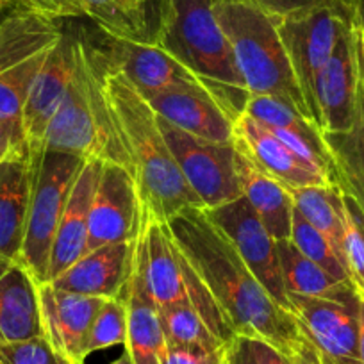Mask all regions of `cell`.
<instances>
[{"label":"cell","instance_id":"1","mask_svg":"<svg viewBox=\"0 0 364 364\" xmlns=\"http://www.w3.org/2000/svg\"><path fill=\"white\" fill-rule=\"evenodd\" d=\"M166 223L234 336L266 343L295 364H320L295 316L273 300L205 209H186Z\"/></svg>","mask_w":364,"mask_h":364},{"label":"cell","instance_id":"2","mask_svg":"<svg viewBox=\"0 0 364 364\" xmlns=\"http://www.w3.org/2000/svg\"><path fill=\"white\" fill-rule=\"evenodd\" d=\"M100 54V80L111 120L141 197L143 208L161 222L186 209H205L178 170L161 129L156 111L149 106L131 80L113 66L106 52L93 40Z\"/></svg>","mask_w":364,"mask_h":364},{"label":"cell","instance_id":"3","mask_svg":"<svg viewBox=\"0 0 364 364\" xmlns=\"http://www.w3.org/2000/svg\"><path fill=\"white\" fill-rule=\"evenodd\" d=\"M216 0H156L150 43L186 66L225 106L234 122L248 95L234 66L227 36L216 20Z\"/></svg>","mask_w":364,"mask_h":364},{"label":"cell","instance_id":"4","mask_svg":"<svg viewBox=\"0 0 364 364\" xmlns=\"http://www.w3.org/2000/svg\"><path fill=\"white\" fill-rule=\"evenodd\" d=\"M79 33V59L68 91L48 122L41 150H59L82 159L113 161L129 170L100 80V54L86 27Z\"/></svg>","mask_w":364,"mask_h":364},{"label":"cell","instance_id":"5","mask_svg":"<svg viewBox=\"0 0 364 364\" xmlns=\"http://www.w3.org/2000/svg\"><path fill=\"white\" fill-rule=\"evenodd\" d=\"M213 11L229 40L247 95L275 97L313 122L275 18L240 0H216Z\"/></svg>","mask_w":364,"mask_h":364},{"label":"cell","instance_id":"6","mask_svg":"<svg viewBox=\"0 0 364 364\" xmlns=\"http://www.w3.org/2000/svg\"><path fill=\"white\" fill-rule=\"evenodd\" d=\"M134 275L157 307L191 304L220 341L227 345L234 338L211 291L175 245L168 223L157 220L145 208L136 240Z\"/></svg>","mask_w":364,"mask_h":364},{"label":"cell","instance_id":"7","mask_svg":"<svg viewBox=\"0 0 364 364\" xmlns=\"http://www.w3.org/2000/svg\"><path fill=\"white\" fill-rule=\"evenodd\" d=\"M63 20L13 9L0 20V120L26 149L22 113L31 82L63 34Z\"/></svg>","mask_w":364,"mask_h":364},{"label":"cell","instance_id":"8","mask_svg":"<svg viewBox=\"0 0 364 364\" xmlns=\"http://www.w3.org/2000/svg\"><path fill=\"white\" fill-rule=\"evenodd\" d=\"M275 23L311 117L320 129L318 77L343 34L357 23L355 0H313L296 11L275 18Z\"/></svg>","mask_w":364,"mask_h":364},{"label":"cell","instance_id":"9","mask_svg":"<svg viewBox=\"0 0 364 364\" xmlns=\"http://www.w3.org/2000/svg\"><path fill=\"white\" fill-rule=\"evenodd\" d=\"M33 164L29 215L22 248V264L38 284L48 282L52 247L70 191L86 159L59 150H40L29 156Z\"/></svg>","mask_w":364,"mask_h":364},{"label":"cell","instance_id":"10","mask_svg":"<svg viewBox=\"0 0 364 364\" xmlns=\"http://www.w3.org/2000/svg\"><path fill=\"white\" fill-rule=\"evenodd\" d=\"M157 117L164 141L186 182L205 209L218 208L241 197L237 150L234 143L197 138Z\"/></svg>","mask_w":364,"mask_h":364},{"label":"cell","instance_id":"11","mask_svg":"<svg viewBox=\"0 0 364 364\" xmlns=\"http://www.w3.org/2000/svg\"><path fill=\"white\" fill-rule=\"evenodd\" d=\"M291 314L316 352L320 364H360L357 346V313L360 299L355 291L339 299L288 293Z\"/></svg>","mask_w":364,"mask_h":364},{"label":"cell","instance_id":"12","mask_svg":"<svg viewBox=\"0 0 364 364\" xmlns=\"http://www.w3.org/2000/svg\"><path fill=\"white\" fill-rule=\"evenodd\" d=\"M143 202L131 171L113 161L100 163L90 209L87 252L136 241L141 230Z\"/></svg>","mask_w":364,"mask_h":364},{"label":"cell","instance_id":"13","mask_svg":"<svg viewBox=\"0 0 364 364\" xmlns=\"http://www.w3.org/2000/svg\"><path fill=\"white\" fill-rule=\"evenodd\" d=\"M205 213L211 222L229 237L247 268L264 286L273 300L291 313V304L282 281L277 247H275L277 241L266 230L247 198L241 195L218 208L205 209Z\"/></svg>","mask_w":364,"mask_h":364},{"label":"cell","instance_id":"14","mask_svg":"<svg viewBox=\"0 0 364 364\" xmlns=\"http://www.w3.org/2000/svg\"><path fill=\"white\" fill-rule=\"evenodd\" d=\"M79 59V33L77 27L63 26L58 43L48 52L47 59L31 82L23 104L22 127L26 138L27 156L40 152L48 122L61 106L70 82L77 70Z\"/></svg>","mask_w":364,"mask_h":364},{"label":"cell","instance_id":"15","mask_svg":"<svg viewBox=\"0 0 364 364\" xmlns=\"http://www.w3.org/2000/svg\"><path fill=\"white\" fill-rule=\"evenodd\" d=\"M364 68L359 23L350 27L336 45L316 82V106L321 132L352 129Z\"/></svg>","mask_w":364,"mask_h":364},{"label":"cell","instance_id":"16","mask_svg":"<svg viewBox=\"0 0 364 364\" xmlns=\"http://www.w3.org/2000/svg\"><path fill=\"white\" fill-rule=\"evenodd\" d=\"M143 99L156 114L182 131L209 141L234 143V118L202 80L177 82Z\"/></svg>","mask_w":364,"mask_h":364},{"label":"cell","instance_id":"17","mask_svg":"<svg viewBox=\"0 0 364 364\" xmlns=\"http://www.w3.org/2000/svg\"><path fill=\"white\" fill-rule=\"evenodd\" d=\"M234 146L257 170L281 182L286 190L309 186L338 188L328 175L296 157L272 131L241 113L234 122Z\"/></svg>","mask_w":364,"mask_h":364},{"label":"cell","instance_id":"18","mask_svg":"<svg viewBox=\"0 0 364 364\" xmlns=\"http://www.w3.org/2000/svg\"><path fill=\"white\" fill-rule=\"evenodd\" d=\"M41 331L47 341L73 364H84V343L107 299L63 291L52 282L38 284Z\"/></svg>","mask_w":364,"mask_h":364},{"label":"cell","instance_id":"19","mask_svg":"<svg viewBox=\"0 0 364 364\" xmlns=\"http://www.w3.org/2000/svg\"><path fill=\"white\" fill-rule=\"evenodd\" d=\"M90 33L114 68L120 70L141 95L156 93L177 82L200 80L157 45L111 36L97 26Z\"/></svg>","mask_w":364,"mask_h":364},{"label":"cell","instance_id":"20","mask_svg":"<svg viewBox=\"0 0 364 364\" xmlns=\"http://www.w3.org/2000/svg\"><path fill=\"white\" fill-rule=\"evenodd\" d=\"M136 241L113 243L84 254L54 281L63 291L100 299H125L134 275Z\"/></svg>","mask_w":364,"mask_h":364},{"label":"cell","instance_id":"21","mask_svg":"<svg viewBox=\"0 0 364 364\" xmlns=\"http://www.w3.org/2000/svg\"><path fill=\"white\" fill-rule=\"evenodd\" d=\"M102 161L87 159L77 175L70 191L68 204L59 222L54 237V247L48 264V281H54L63 272L79 261L87 250V230H90V209L97 181H99Z\"/></svg>","mask_w":364,"mask_h":364},{"label":"cell","instance_id":"22","mask_svg":"<svg viewBox=\"0 0 364 364\" xmlns=\"http://www.w3.org/2000/svg\"><path fill=\"white\" fill-rule=\"evenodd\" d=\"M43 336L38 282L18 261L0 257V345Z\"/></svg>","mask_w":364,"mask_h":364},{"label":"cell","instance_id":"23","mask_svg":"<svg viewBox=\"0 0 364 364\" xmlns=\"http://www.w3.org/2000/svg\"><path fill=\"white\" fill-rule=\"evenodd\" d=\"M33 164L27 154L0 163V257L22 262L29 215Z\"/></svg>","mask_w":364,"mask_h":364},{"label":"cell","instance_id":"24","mask_svg":"<svg viewBox=\"0 0 364 364\" xmlns=\"http://www.w3.org/2000/svg\"><path fill=\"white\" fill-rule=\"evenodd\" d=\"M237 177L241 193L257 213L259 220L275 241L291 236L293 198L281 182L262 173L237 152Z\"/></svg>","mask_w":364,"mask_h":364},{"label":"cell","instance_id":"25","mask_svg":"<svg viewBox=\"0 0 364 364\" xmlns=\"http://www.w3.org/2000/svg\"><path fill=\"white\" fill-rule=\"evenodd\" d=\"M363 73L359 82L355 118L350 131L346 132H321L327 143L328 154L334 168V182L339 191L353 198L360 211L364 213V97Z\"/></svg>","mask_w":364,"mask_h":364},{"label":"cell","instance_id":"26","mask_svg":"<svg viewBox=\"0 0 364 364\" xmlns=\"http://www.w3.org/2000/svg\"><path fill=\"white\" fill-rule=\"evenodd\" d=\"M124 348L134 364H163L168 348L159 307L136 275H132L127 295V339Z\"/></svg>","mask_w":364,"mask_h":364},{"label":"cell","instance_id":"27","mask_svg":"<svg viewBox=\"0 0 364 364\" xmlns=\"http://www.w3.org/2000/svg\"><path fill=\"white\" fill-rule=\"evenodd\" d=\"M275 247H277L282 281L288 293L321 296V299H339V296L348 295L350 291H355L352 284L336 281L320 264L306 257L291 240H279Z\"/></svg>","mask_w":364,"mask_h":364},{"label":"cell","instance_id":"28","mask_svg":"<svg viewBox=\"0 0 364 364\" xmlns=\"http://www.w3.org/2000/svg\"><path fill=\"white\" fill-rule=\"evenodd\" d=\"M86 18L111 36L152 41L150 4L143 0H80Z\"/></svg>","mask_w":364,"mask_h":364},{"label":"cell","instance_id":"29","mask_svg":"<svg viewBox=\"0 0 364 364\" xmlns=\"http://www.w3.org/2000/svg\"><path fill=\"white\" fill-rule=\"evenodd\" d=\"M288 191L291 195L293 205H295L296 211L331 241L336 254L339 255V259L345 264L343 237H345L346 209L339 188L309 186Z\"/></svg>","mask_w":364,"mask_h":364},{"label":"cell","instance_id":"30","mask_svg":"<svg viewBox=\"0 0 364 364\" xmlns=\"http://www.w3.org/2000/svg\"><path fill=\"white\" fill-rule=\"evenodd\" d=\"M159 316L168 345L202 350H220L225 346L191 304L181 302L159 307Z\"/></svg>","mask_w":364,"mask_h":364},{"label":"cell","instance_id":"31","mask_svg":"<svg viewBox=\"0 0 364 364\" xmlns=\"http://www.w3.org/2000/svg\"><path fill=\"white\" fill-rule=\"evenodd\" d=\"M243 113H247L248 117H252L259 124L266 125V127H279L296 132V134L304 136L306 139L318 143V145H323L325 143L323 134H321V131L313 122L304 118L291 106H288L282 100L275 99V97H248L247 102H245Z\"/></svg>","mask_w":364,"mask_h":364},{"label":"cell","instance_id":"32","mask_svg":"<svg viewBox=\"0 0 364 364\" xmlns=\"http://www.w3.org/2000/svg\"><path fill=\"white\" fill-rule=\"evenodd\" d=\"M289 240L295 243V247L302 252L306 257L320 264L327 273H331L332 277L339 282L350 284L348 273H346L345 264L336 254L334 247L331 241L311 225L295 208H293V218H291V236Z\"/></svg>","mask_w":364,"mask_h":364},{"label":"cell","instance_id":"33","mask_svg":"<svg viewBox=\"0 0 364 364\" xmlns=\"http://www.w3.org/2000/svg\"><path fill=\"white\" fill-rule=\"evenodd\" d=\"M127 339V296L107 299L91 323L84 343V357L111 346L125 345Z\"/></svg>","mask_w":364,"mask_h":364},{"label":"cell","instance_id":"34","mask_svg":"<svg viewBox=\"0 0 364 364\" xmlns=\"http://www.w3.org/2000/svg\"><path fill=\"white\" fill-rule=\"evenodd\" d=\"M0 364H73L45 336L0 345Z\"/></svg>","mask_w":364,"mask_h":364},{"label":"cell","instance_id":"35","mask_svg":"<svg viewBox=\"0 0 364 364\" xmlns=\"http://www.w3.org/2000/svg\"><path fill=\"white\" fill-rule=\"evenodd\" d=\"M345 202V200H343ZM346 209V208H345ZM343 259L352 288L364 300V236L346 209L345 237H343Z\"/></svg>","mask_w":364,"mask_h":364},{"label":"cell","instance_id":"36","mask_svg":"<svg viewBox=\"0 0 364 364\" xmlns=\"http://www.w3.org/2000/svg\"><path fill=\"white\" fill-rule=\"evenodd\" d=\"M20 9L47 16L52 20L86 18L80 0H18Z\"/></svg>","mask_w":364,"mask_h":364},{"label":"cell","instance_id":"37","mask_svg":"<svg viewBox=\"0 0 364 364\" xmlns=\"http://www.w3.org/2000/svg\"><path fill=\"white\" fill-rule=\"evenodd\" d=\"M223 353L225 346L220 350H202L168 345L163 364H223Z\"/></svg>","mask_w":364,"mask_h":364},{"label":"cell","instance_id":"38","mask_svg":"<svg viewBox=\"0 0 364 364\" xmlns=\"http://www.w3.org/2000/svg\"><path fill=\"white\" fill-rule=\"evenodd\" d=\"M223 364H259L255 359L252 339L243 336H234L225 345Z\"/></svg>","mask_w":364,"mask_h":364},{"label":"cell","instance_id":"39","mask_svg":"<svg viewBox=\"0 0 364 364\" xmlns=\"http://www.w3.org/2000/svg\"><path fill=\"white\" fill-rule=\"evenodd\" d=\"M240 2L255 6V8H259L266 15L273 16V18H281V16L288 15V13L296 11V9L311 4L313 0H240Z\"/></svg>","mask_w":364,"mask_h":364},{"label":"cell","instance_id":"40","mask_svg":"<svg viewBox=\"0 0 364 364\" xmlns=\"http://www.w3.org/2000/svg\"><path fill=\"white\" fill-rule=\"evenodd\" d=\"M252 346H254L255 359H257L259 364H295L291 359H288L286 355H282L279 350H275L273 346L266 345V343L252 339Z\"/></svg>","mask_w":364,"mask_h":364},{"label":"cell","instance_id":"41","mask_svg":"<svg viewBox=\"0 0 364 364\" xmlns=\"http://www.w3.org/2000/svg\"><path fill=\"white\" fill-rule=\"evenodd\" d=\"M15 154H27L26 149L20 146V143L16 141V138L13 136V132L9 131L8 125L0 120V163L8 157L15 156Z\"/></svg>","mask_w":364,"mask_h":364},{"label":"cell","instance_id":"42","mask_svg":"<svg viewBox=\"0 0 364 364\" xmlns=\"http://www.w3.org/2000/svg\"><path fill=\"white\" fill-rule=\"evenodd\" d=\"M357 346H359V360L364 364V300L359 302L357 313Z\"/></svg>","mask_w":364,"mask_h":364},{"label":"cell","instance_id":"43","mask_svg":"<svg viewBox=\"0 0 364 364\" xmlns=\"http://www.w3.org/2000/svg\"><path fill=\"white\" fill-rule=\"evenodd\" d=\"M343 200H345V208L348 209L350 216H352L353 222L357 223V227H359V230L363 232V236H364V213L360 211L359 205H357L355 202H353V198H350L348 195L343 193Z\"/></svg>","mask_w":364,"mask_h":364},{"label":"cell","instance_id":"44","mask_svg":"<svg viewBox=\"0 0 364 364\" xmlns=\"http://www.w3.org/2000/svg\"><path fill=\"white\" fill-rule=\"evenodd\" d=\"M109 364H134V363H132V359H131V355H129L127 350L124 348L122 355L117 357V359H114V360H111Z\"/></svg>","mask_w":364,"mask_h":364},{"label":"cell","instance_id":"45","mask_svg":"<svg viewBox=\"0 0 364 364\" xmlns=\"http://www.w3.org/2000/svg\"><path fill=\"white\" fill-rule=\"evenodd\" d=\"M0 4L4 6L8 11H13V9H20L18 6V0H0Z\"/></svg>","mask_w":364,"mask_h":364},{"label":"cell","instance_id":"46","mask_svg":"<svg viewBox=\"0 0 364 364\" xmlns=\"http://www.w3.org/2000/svg\"><path fill=\"white\" fill-rule=\"evenodd\" d=\"M359 34H360V45H363V55H364V27L359 26Z\"/></svg>","mask_w":364,"mask_h":364},{"label":"cell","instance_id":"47","mask_svg":"<svg viewBox=\"0 0 364 364\" xmlns=\"http://www.w3.org/2000/svg\"><path fill=\"white\" fill-rule=\"evenodd\" d=\"M8 13H9V11H8V9H6V8H4V6L0 4V20L4 18V16H6V15H8Z\"/></svg>","mask_w":364,"mask_h":364},{"label":"cell","instance_id":"48","mask_svg":"<svg viewBox=\"0 0 364 364\" xmlns=\"http://www.w3.org/2000/svg\"><path fill=\"white\" fill-rule=\"evenodd\" d=\"M143 2H146V4H152V0H143Z\"/></svg>","mask_w":364,"mask_h":364},{"label":"cell","instance_id":"49","mask_svg":"<svg viewBox=\"0 0 364 364\" xmlns=\"http://www.w3.org/2000/svg\"><path fill=\"white\" fill-rule=\"evenodd\" d=\"M363 97H364V75H363Z\"/></svg>","mask_w":364,"mask_h":364}]
</instances>
